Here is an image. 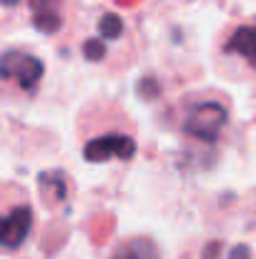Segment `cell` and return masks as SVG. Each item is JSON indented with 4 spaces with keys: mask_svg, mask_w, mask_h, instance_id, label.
I'll return each mask as SVG.
<instances>
[{
    "mask_svg": "<svg viewBox=\"0 0 256 259\" xmlns=\"http://www.w3.org/2000/svg\"><path fill=\"white\" fill-rule=\"evenodd\" d=\"M78 144L88 164H128L138 154V128L113 98H93L78 113Z\"/></svg>",
    "mask_w": 256,
    "mask_h": 259,
    "instance_id": "cell-1",
    "label": "cell"
},
{
    "mask_svg": "<svg viewBox=\"0 0 256 259\" xmlns=\"http://www.w3.org/2000/svg\"><path fill=\"white\" fill-rule=\"evenodd\" d=\"M45 76V66L38 56L28 53V51H5L0 56V81L8 83L15 93L20 96H35L40 91Z\"/></svg>",
    "mask_w": 256,
    "mask_h": 259,
    "instance_id": "cell-5",
    "label": "cell"
},
{
    "mask_svg": "<svg viewBox=\"0 0 256 259\" xmlns=\"http://www.w3.org/2000/svg\"><path fill=\"white\" fill-rule=\"evenodd\" d=\"M219 68L231 81L256 78V23H239L219 43Z\"/></svg>",
    "mask_w": 256,
    "mask_h": 259,
    "instance_id": "cell-4",
    "label": "cell"
},
{
    "mask_svg": "<svg viewBox=\"0 0 256 259\" xmlns=\"http://www.w3.org/2000/svg\"><path fill=\"white\" fill-rule=\"evenodd\" d=\"M123 20H121V15H116V13H103L100 15V20H98V35L103 38V40H118L121 35H123Z\"/></svg>",
    "mask_w": 256,
    "mask_h": 259,
    "instance_id": "cell-9",
    "label": "cell"
},
{
    "mask_svg": "<svg viewBox=\"0 0 256 259\" xmlns=\"http://www.w3.org/2000/svg\"><path fill=\"white\" fill-rule=\"evenodd\" d=\"M28 5H30L35 30H40L43 35H56L63 30L66 20H63V10L58 0H28Z\"/></svg>",
    "mask_w": 256,
    "mask_h": 259,
    "instance_id": "cell-7",
    "label": "cell"
},
{
    "mask_svg": "<svg viewBox=\"0 0 256 259\" xmlns=\"http://www.w3.org/2000/svg\"><path fill=\"white\" fill-rule=\"evenodd\" d=\"M231 118L229 98L219 91L186 93L176 103V131L183 141L196 146H216Z\"/></svg>",
    "mask_w": 256,
    "mask_h": 259,
    "instance_id": "cell-2",
    "label": "cell"
},
{
    "mask_svg": "<svg viewBox=\"0 0 256 259\" xmlns=\"http://www.w3.org/2000/svg\"><path fill=\"white\" fill-rule=\"evenodd\" d=\"M35 227V209L30 201V194L15 184L3 181L0 184V252L13 254L25 247Z\"/></svg>",
    "mask_w": 256,
    "mask_h": 259,
    "instance_id": "cell-3",
    "label": "cell"
},
{
    "mask_svg": "<svg viewBox=\"0 0 256 259\" xmlns=\"http://www.w3.org/2000/svg\"><path fill=\"white\" fill-rule=\"evenodd\" d=\"M20 0H0V5H5V8H15Z\"/></svg>",
    "mask_w": 256,
    "mask_h": 259,
    "instance_id": "cell-10",
    "label": "cell"
},
{
    "mask_svg": "<svg viewBox=\"0 0 256 259\" xmlns=\"http://www.w3.org/2000/svg\"><path fill=\"white\" fill-rule=\"evenodd\" d=\"M103 259H164L161 247L148 234H126L116 239Z\"/></svg>",
    "mask_w": 256,
    "mask_h": 259,
    "instance_id": "cell-6",
    "label": "cell"
},
{
    "mask_svg": "<svg viewBox=\"0 0 256 259\" xmlns=\"http://www.w3.org/2000/svg\"><path fill=\"white\" fill-rule=\"evenodd\" d=\"M38 184H40V194H43L48 206L53 204V196H56V204L68 201L71 181H68V174L66 171H43L38 176Z\"/></svg>",
    "mask_w": 256,
    "mask_h": 259,
    "instance_id": "cell-8",
    "label": "cell"
}]
</instances>
